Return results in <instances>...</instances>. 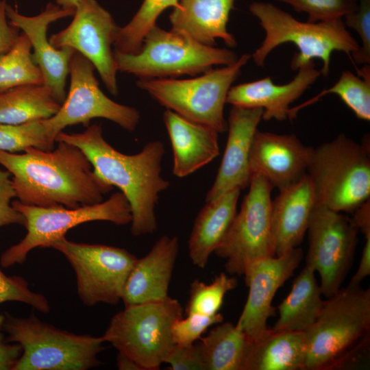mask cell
<instances>
[{"label":"cell","instance_id":"13","mask_svg":"<svg viewBox=\"0 0 370 370\" xmlns=\"http://www.w3.org/2000/svg\"><path fill=\"white\" fill-rule=\"evenodd\" d=\"M358 229L342 212L316 204L306 233V265L318 272L322 295L336 294L351 267L358 242Z\"/></svg>","mask_w":370,"mask_h":370},{"label":"cell","instance_id":"14","mask_svg":"<svg viewBox=\"0 0 370 370\" xmlns=\"http://www.w3.org/2000/svg\"><path fill=\"white\" fill-rule=\"evenodd\" d=\"M93 64L75 51L69 64L70 87L56 114L47 119L52 133L57 135L66 127H86L95 118L110 120L128 132L136 130L140 113L134 108L116 103L100 89Z\"/></svg>","mask_w":370,"mask_h":370},{"label":"cell","instance_id":"44","mask_svg":"<svg viewBox=\"0 0 370 370\" xmlns=\"http://www.w3.org/2000/svg\"><path fill=\"white\" fill-rule=\"evenodd\" d=\"M352 219L354 225L365 235L370 238V201L363 203L354 212Z\"/></svg>","mask_w":370,"mask_h":370},{"label":"cell","instance_id":"24","mask_svg":"<svg viewBox=\"0 0 370 370\" xmlns=\"http://www.w3.org/2000/svg\"><path fill=\"white\" fill-rule=\"evenodd\" d=\"M236 0H180L169 16L171 29L182 32L204 45L214 46L216 39L234 47L236 40L227 29Z\"/></svg>","mask_w":370,"mask_h":370},{"label":"cell","instance_id":"15","mask_svg":"<svg viewBox=\"0 0 370 370\" xmlns=\"http://www.w3.org/2000/svg\"><path fill=\"white\" fill-rule=\"evenodd\" d=\"M70 24L49 40L57 48L69 47L87 58L97 71L107 90L119 92L116 64L112 45L119 27L96 0H79Z\"/></svg>","mask_w":370,"mask_h":370},{"label":"cell","instance_id":"38","mask_svg":"<svg viewBox=\"0 0 370 370\" xmlns=\"http://www.w3.org/2000/svg\"><path fill=\"white\" fill-rule=\"evenodd\" d=\"M358 8L345 16L344 23L358 34L362 46L352 53L358 64L370 63V0H358Z\"/></svg>","mask_w":370,"mask_h":370},{"label":"cell","instance_id":"18","mask_svg":"<svg viewBox=\"0 0 370 370\" xmlns=\"http://www.w3.org/2000/svg\"><path fill=\"white\" fill-rule=\"evenodd\" d=\"M260 108L232 106L227 121L228 136L215 180L206 197L210 201L234 189L249 185V156L254 134L262 120Z\"/></svg>","mask_w":370,"mask_h":370},{"label":"cell","instance_id":"11","mask_svg":"<svg viewBox=\"0 0 370 370\" xmlns=\"http://www.w3.org/2000/svg\"><path fill=\"white\" fill-rule=\"evenodd\" d=\"M244 197L222 242L214 254L225 260L232 275H244L256 261L275 256L271 225V184L262 175L252 174Z\"/></svg>","mask_w":370,"mask_h":370},{"label":"cell","instance_id":"43","mask_svg":"<svg viewBox=\"0 0 370 370\" xmlns=\"http://www.w3.org/2000/svg\"><path fill=\"white\" fill-rule=\"evenodd\" d=\"M365 240L358 269L348 285L360 286L362 281L370 275V238H367Z\"/></svg>","mask_w":370,"mask_h":370},{"label":"cell","instance_id":"9","mask_svg":"<svg viewBox=\"0 0 370 370\" xmlns=\"http://www.w3.org/2000/svg\"><path fill=\"white\" fill-rule=\"evenodd\" d=\"M183 312L180 302L169 296L125 307L112 317L101 338L143 370H157L175 345L171 329Z\"/></svg>","mask_w":370,"mask_h":370},{"label":"cell","instance_id":"34","mask_svg":"<svg viewBox=\"0 0 370 370\" xmlns=\"http://www.w3.org/2000/svg\"><path fill=\"white\" fill-rule=\"evenodd\" d=\"M237 284L234 275L230 276L225 273L217 275L212 282L208 284L195 280L190 284L186 314L212 316L219 313L226 293L234 289Z\"/></svg>","mask_w":370,"mask_h":370},{"label":"cell","instance_id":"21","mask_svg":"<svg viewBox=\"0 0 370 370\" xmlns=\"http://www.w3.org/2000/svg\"><path fill=\"white\" fill-rule=\"evenodd\" d=\"M176 236L164 235L141 258H137L126 280L121 297L125 307L163 300L179 252Z\"/></svg>","mask_w":370,"mask_h":370},{"label":"cell","instance_id":"19","mask_svg":"<svg viewBox=\"0 0 370 370\" xmlns=\"http://www.w3.org/2000/svg\"><path fill=\"white\" fill-rule=\"evenodd\" d=\"M312 149L294 134L257 130L249 156L251 174L262 175L280 190L306 173Z\"/></svg>","mask_w":370,"mask_h":370},{"label":"cell","instance_id":"3","mask_svg":"<svg viewBox=\"0 0 370 370\" xmlns=\"http://www.w3.org/2000/svg\"><path fill=\"white\" fill-rule=\"evenodd\" d=\"M305 332L302 370L351 369L366 361L370 347V290L347 285L323 301Z\"/></svg>","mask_w":370,"mask_h":370},{"label":"cell","instance_id":"31","mask_svg":"<svg viewBox=\"0 0 370 370\" xmlns=\"http://www.w3.org/2000/svg\"><path fill=\"white\" fill-rule=\"evenodd\" d=\"M29 84H43V77L33 60L29 40L21 32L12 48L0 56V92Z\"/></svg>","mask_w":370,"mask_h":370},{"label":"cell","instance_id":"17","mask_svg":"<svg viewBox=\"0 0 370 370\" xmlns=\"http://www.w3.org/2000/svg\"><path fill=\"white\" fill-rule=\"evenodd\" d=\"M74 11L49 3L40 14L28 16L5 4V14L9 23L21 29L28 37L33 51L32 58L42 73L43 84L61 104L66 98L65 86L69 74L70 61L75 51L69 47H54L47 39V30L51 23L72 16Z\"/></svg>","mask_w":370,"mask_h":370},{"label":"cell","instance_id":"6","mask_svg":"<svg viewBox=\"0 0 370 370\" xmlns=\"http://www.w3.org/2000/svg\"><path fill=\"white\" fill-rule=\"evenodd\" d=\"M8 341L18 343L22 354L13 370H87L101 364V336L77 334L56 328L33 314L18 317L4 313Z\"/></svg>","mask_w":370,"mask_h":370},{"label":"cell","instance_id":"7","mask_svg":"<svg viewBox=\"0 0 370 370\" xmlns=\"http://www.w3.org/2000/svg\"><path fill=\"white\" fill-rule=\"evenodd\" d=\"M118 71L143 79H159L202 74L213 66L228 65L237 54L228 49L200 43L182 32L155 25L134 54L114 51Z\"/></svg>","mask_w":370,"mask_h":370},{"label":"cell","instance_id":"1","mask_svg":"<svg viewBox=\"0 0 370 370\" xmlns=\"http://www.w3.org/2000/svg\"><path fill=\"white\" fill-rule=\"evenodd\" d=\"M54 150L28 147L23 153L0 149V165L8 171L16 197L37 206L75 208L101 202L114 186L99 177L84 152L58 141Z\"/></svg>","mask_w":370,"mask_h":370},{"label":"cell","instance_id":"27","mask_svg":"<svg viewBox=\"0 0 370 370\" xmlns=\"http://www.w3.org/2000/svg\"><path fill=\"white\" fill-rule=\"evenodd\" d=\"M314 271L305 266L295 279L292 288L278 306L279 317L274 331L306 332L317 320L323 300Z\"/></svg>","mask_w":370,"mask_h":370},{"label":"cell","instance_id":"16","mask_svg":"<svg viewBox=\"0 0 370 370\" xmlns=\"http://www.w3.org/2000/svg\"><path fill=\"white\" fill-rule=\"evenodd\" d=\"M303 258L297 247L280 256L254 262L245 273L249 294L236 324L254 341L269 329L268 319L273 315L272 301L278 290L293 275Z\"/></svg>","mask_w":370,"mask_h":370},{"label":"cell","instance_id":"29","mask_svg":"<svg viewBox=\"0 0 370 370\" xmlns=\"http://www.w3.org/2000/svg\"><path fill=\"white\" fill-rule=\"evenodd\" d=\"M199 340L206 370H243L251 341L236 323L222 321Z\"/></svg>","mask_w":370,"mask_h":370},{"label":"cell","instance_id":"2","mask_svg":"<svg viewBox=\"0 0 370 370\" xmlns=\"http://www.w3.org/2000/svg\"><path fill=\"white\" fill-rule=\"evenodd\" d=\"M86 127L80 133L62 131L56 142H66L80 149L95 173L119 188L130 206L132 235L153 233L158 227L156 205L160 194L170 186L169 182L161 176L164 144L160 140L151 141L139 153L127 155L116 150L104 139L100 125Z\"/></svg>","mask_w":370,"mask_h":370},{"label":"cell","instance_id":"36","mask_svg":"<svg viewBox=\"0 0 370 370\" xmlns=\"http://www.w3.org/2000/svg\"><path fill=\"white\" fill-rule=\"evenodd\" d=\"M8 301L25 303L42 313L50 310L47 297L32 291L25 279L18 275H6L0 268V304Z\"/></svg>","mask_w":370,"mask_h":370},{"label":"cell","instance_id":"35","mask_svg":"<svg viewBox=\"0 0 370 370\" xmlns=\"http://www.w3.org/2000/svg\"><path fill=\"white\" fill-rule=\"evenodd\" d=\"M308 14V22L341 19L358 8V0H276Z\"/></svg>","mask_w":370,"mask_h":370},{"label":"cell","instance_id":"12","mask_svg":"<svg viewBox=\"0 0 370 370\" xmlns=\"http://www.w3.org/2000/svg\"><path fill=\"white\" fill-rule=\"evenodd\" d=\"M52 248L62 254L74 270L84 304H116L137 258L127 250L105 245L77 243L65 237Z\"/></svg>","mask_w":370,"mask_h":370},{"label":"cell","instance_id":"39","mask_svg":"<svg viewBox=\"0 0 370 370\" xmlns=\"http://www.w3.org/2000/svg\"><path fill=\"white\" fill-rule=\"evenodd\" d=\"M164 363L168 364L171 370H206L199 343L189 346L175 345Z\"/></svg>","mask_w":370,"mask_h":370},{"label":"cell","instance_id":"45","mask_svg":"<svg viewBox=\"0 0 370 370\" xmlns=\"http://www.w3.org/2000/svg\"><path fill=\"white\" fill-rule=\"evenodd\" d=\"M116 365L120 370H143L138 363L120 353L117 355Z\"/></svg>","mask_w":370,"mask_h":370},{"label":"cell","instance_id":"5","mask_svg":"<svg viewBox=\"0 0 370 370\" xmlns=\"http://www.w3.org/2000/svg\"><path fill=\"white\" fill-rule=\"evenodd\" d=\"M317 204L354 212L370 197V153L345 134L313 148L306 169Z\"/></svg>","mask_w":370,"mask_h":370},{"label":"cell","instance_id":"30","mask_svg":"<svg viewBox=\"0 0 370 370\" xmlns=\"http://www.w3.org/2000/svg\"><path fill=\"white\" fill-rule=\"evenodd\" d=\"M360 77L353 73L343 71L338 80L334 86L323 90L317 95L304 103L290 108L289 119L296 117L297 113L302 108L312 105L328 94H336L344 103L350 108L357 118L370 120V69L369 64H364L358 71Z\"/></svg>","mask_w":370,"mask_h":370},{"label":"cell","instance_id":"42","mask_svg":"<svg viewBox=\"0 0 370 370\" xmlns=\"http://www.w3.org/2000/svg\"><path fill=\"white\" fill-rule=\"evenodd\" d=\"M5 4V0L0 1V56L12 48L20 35L19 29L8 21Z\"/></svg>","mask_w":370,"mask_h":370},{"label":"cell","instance_id":"10","mask_svg":"<svg viewBox=\"0 0 370 370\" xmlns=\"http://www.w3.org/2000/svg\"><path fill=\"white\" fill-rule=\"evenodd\" d=\"M12 205L24 217L27 234L1 255L0 264L4 268L23 264L34 248L51 247L55 242L65 237L69 230L80 224L106 221L125 225L132 221L130 206L121 191L113 193L105 201L75 208L27 205L18 200L12 201Z\"/></svg>","mask_w":370,"mask_h":370},{"label":"cell","instance_id":"4","mask_svg":"<svg viewBox=\"0 0 370 370\" xmlns=\"http://www.w3.org/2000/svg\"><path fill=\"white\" fill-rule=\"evenodd\" d=\"M265 31L260 46L251 55L255 64L262 66L267 56L284 43H293L298 52L293 57L291 67L298 70L313 59H320L321 75L328 76L332 53L334 51L350 55L360 47L346 29L341 19L316 23L300 22L291 14L269 2H254L249 6Z\"/></svg>","mask_w":370,"mask_h":370},{"label":"cell","instance_id":"37","mask_svg":"<svg viewBox=\"0 0 370 370\" xmlns=\"http://www.w3.org/2000/svg\"><path fill=\"white\" fill-rule=\"evenodd\" d=\"M223 321V317L219 312L212 316L191 313L186 314L185 318H179L174 322L171 329L174 344L180 346L191 345L199 340L210 326Z\"/></svg>","mask_w":370,"mask_h":370},{"label":"cell","instance_id":"22","mask_svg":"<svg viewBox=\"0 0 370 370\" xmlns=\"http://www.w3.org/2000/svg\"><path fill=\"white\" fill-rule=\"evenodd\" d=\"M316 204L314 189L307 173L280 190L271 204L275 256L299 246Z\"/></svg>","mask_w":370,"mask_h":370},{"label":"cell","instance_id":"26","mask_svg":"<svg viewBox=\"0 0 370 370\" xmlns=\"http://www.w3.org/2000/svg\"><path fill=\"white\" fill-rule=\"evenodd\" d=\"M305 332L271 328L251 341L243 370H302Z\"/></svg>","mask_w":370,"mask_h":370},{"label":"cell","instance_id":"23","mask_svg":"<svg viewBox=\"0 0 370 370\" xmlns=\"http://www.w3.org/2000/svg\"><path fill=\"white\" fill-rule=\"evenodd\" d=\"M163 121L172 146L173 173L175 176L186 177L219 156V133L214 129L168 109L164 112Z\"/></svg>","mask_w":370,"mask_h":370},{"label":"cell","instance_id":"33","mask_svg":"<svg viewBox=\"0 0 370 370\" xmlns=\"http://www.w3.org/2000/svg\"><path fill=\"white\" fill-rule=\"evenodd\" d=\"M56 138L47 119L20 125L0 123V149L8 152L24 151L30 147L52 150Z\"/></svg>","mask_w":370,"mask_h":370},{"label":"cell","instance_id":"46","mask_svg":"<svg viewBox=\"0 0 370 370\" xmlns=\"http://www.w3.org/2000/svg\"><path fill=\"white\" fill-rule=\"evenodd\" d=\"M56 4L65 10H75L79 0H55Z\"/></svg>","mask_w":370,"mask_h":370},{"label":"cell","instance_id":"20","mask_svg":"<svg viewBox=\"0 0 370 370\" xmlns=\"http://www.w3.org/2000/svg\"><path fill=\"white\" fill-rule=\"evenodd\" d=\"M288 83L276 84L270 77L232 86L226 103L243 108L263 110L262 119H289L290 105L297 99L320 76L321 73L310 62L298 69Z\"/></svg>","mask_w":370,"mask_h":370},{"label":"cell","instance_id":"8","mask_svg":"<svg viewBox=\"0 0 370 370\" xmlns=\"http://www.w3.org/2000/svg\"><path fill=\"white\" fill-rule=\"evenodd\" d=\"M250 58V54H243L232 64L191 79L140 78L136 86L168 110L223 133L227 130L224 118L227 93Z\"/></svg>","mask_w":370,"mask_h":370},{"label":"cell","instance_id":"32","mask_svg":"<svg viewBox=\"0 0 370 370\" xmlns=\"http://www.w3.org/2000/svg\"><path fill=\"white\" fill-rule=\"evenodd\" d=\"M180 0H144L139 10L124 27H119L114 42V51L134 54L141 49L147 34L156 25L160 14L175 7Z\"/></svg>","mask_w":370,"mask_h":370},{"label":"cell","instance_id":"25","mask_svg":"<svg viewBox=\"0 0 370 370\" xmlns=\"http://www.w3.org/2000/svg\"><path fill=\"white\" fill-rule=\"evenodd\" d=\"M241 190L234 189L206 201L197 214L188 243L192 263L204 269L222 242L234 216Z\"/></svg>","mask_w":370,"mask_h":370},{"label":"cell","instance_id":"28","mask_svg":"<svg viewBox=\"0 0 370 370\" xmlns=\"http://www.w3.org/2000/svg\"><path fill=\"white\" fill-rule=\"evenodd\" d=\"M61 103L44 84H29L0 92V123L20 125L50 118Z\"/></svg>","mask_w":370,"mask_h":370},{"label":"cell","instance_id":"41","mask_svg":"<svg viewBox=\"0 0 370 370\" xmlns=\"http://www.w3.org/2000/svg\"><path fill=\"white\" fill-rule=\"evenodd\" d=\"M4 314H0V370H13L22 354V348L18 343L8 344L5 342L3 323Z\"/></svg>","mask_w":370,"mask_h":370},{"label":"cell","instance_id":"40","mask_svg":"<svg viewBox=\"0 0 370 370\" xmlns=\"http://www.w3.org/2000/svg\"><path fill=\"white\" fill-rule=\"evenodd\" d=\"M16 197L10 173L0 165V227L18 224L24 225L25 220L21 212L12 205Z\"/></svg>","mask_w":370,"mask_h":370}]
</instances>
